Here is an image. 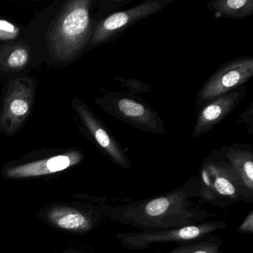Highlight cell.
<instances>
[{
  "label": "cell",
  "instance_id": "1",
  "mask_svg": "<svg viewBox=\"0 0 253 253\" xmlns=\"http://www.w3.org/2000/svg\"><path fill=\"white\" fill-rule=\"evenodd\" d=\"M198 198L199 181L195 175L183 186L158 196L117 205L100 203L98 207L113 221L150 232L198 224L217 214L201 208Z\"/></svg>",
  "mask_w": 253,
  "mask_h": 253
},
{
  "label": "cell",
  "instance_id": "2",
  "mask_svg": "<svg viewBox=\"0 0 253 253\" xmlns=\"http://www.w3.org/2000/svg\"><path fill=\"white\" fill-rule=\"evenodd\" d=\"M92 1H69L63 6L48 36L53 59L69 61L90 44L94 29L90 16Z\"/></svg>",
  "mask_w": 253,
  "mask_h": 253
},
{
  "label": "cell",
  "instance_id": "3",
  "mask_svg": "<svg viewBox=\"0 0 253 253\" xmlns=\"http://www.w3.org/2000/svg\"><path fill=\"white\" fill-rule=\"evenodd\" d=\"M198 204L226 208L245 202L252 204L253 195L246 189L242 180L229 161L219 152H213L201 164Z\"/></svg>",
  "mask_w": 253,
  "mask_h": 253
},
{
  "label": "cell",
  "instance_id": "4",
  "mask_svg": "<svg viewBox=\"0 0 253 253\" xmlns=\"http://www.w3.org/2000/svg\"><path fill=\"white\" fill-rule=\"evenodd\" d=\"M103 111L134 128L155 134L166 133L162 118L148 104L127 92H107L95 100Z\"/></svg>",
  "mask_w": 253,
  "mask_h": 253
},
{
  "label": "cell",
  "instance_id": "5",
  "mask_svg": "<svg viewBox=\"0 0 253 253\" xmlns=\"http://www.w3.org/2000/svg\"><path fill=\"white\" fill-rule=\"evenodd\" d=\"M227 226L226 220L201 222L198 224L164 230L119 232L116 238L121 245L130 250H143L152 244L192 242L211 236Z\"/></svg>",
  "mask_w": 253,
  "mask_h": 253
},
{
  "label": "cell",
  "instance_id": "6",
  "mask_svg": "<svg viewBox=\"0 0 253 253\" xmlns=\"http://www.w3.org/2000/svg\"><path fill=\"white\" fill-rule=\"evenodd\" d=\"M253 76V58L241 57L222 65L199 90L197 102L209 103L245 84Z\"/></svg>",
  "mask_w": 253,
  "mask_h": 253
},
{
  "label": "cell",
  "instance_id": "7",
  "mask_svg": "<svg viewBox=\"0 0 253 253\" xmlns=\"http://www.w3.org/2000/svg\"><path fill=\"white\" fill-rule=\"evenodd\" d=\"M172 0H149L126 11L115 12L102 20L94 29L90 45L106 43L128 28L162 11Z\"/></svg>",
  "mask_w": 253,
  "mask_h": 253
},
{
  "label": "cell",
  "instance_id": "8",
  "mask_svg": "<svg viewBox=\"0 0 253 253\" xmlns=\"http://www.w3.org/2000/svg\"><path fill=\"white\" fill-rule=\"evenodd\" d=\"M35 89L33 81L28 78H20L10 84L0 119L4 132L13 134L20 129L30 113Z\"/></svg>",
  "mask_w": 253,
  "mask_h": 253
},
{
  "label": "cell",
  "instance_id": "9",
  "mask_svg": "<svg viewBox=\"0 0 253 253\" xmlns=\"http://www.w3.org/2000/svg\"><path fill=\"white\" fill-rule=\"evenodd\" d=\"M73 106L93 140L103 153L107 155L114 164L124 169H129L131 161L127 155L126 150L120 144L106 124L79 99L74 100Z\"/></svg>",
  "mask_w": 253,
  "mask_h": 253
},
{
  "label": "cell",
  "instance_id": "10",
  "mask_svg": "<svg viewBox=\"0 0 253 253\" xmlns=\"http://www.w3.org/2000/svg\"><path fill=\"white\" fill-rule=\"evenodd\" d=\"M47 218L56 227L75 232H87L98 226L105 216L98 207L84 208L57 206L48 210Z\"/></svg>",
  "mask_w": 253,
  "mask_h": 253
},
{
  "label": "cell",
  "instance_id": "11",
  "mask_svg": "<svg viewBox=\"0 0 253 253\" xmlns=\"http://www.w3.org/2000/svg\"><path fill=\"white\" fill-rule=\"evenodd\" d=\"M246 95L247 85H245L207 103L198 113L192 137L198 138L211 131L230 115Z\"/></svg>",
  "mask_w": 253,
  "mask_h": 253
},
{
  "label": "cell",
  "instance_id": "12",
  "mask_svg": "<svg viewBox=\"0 0 253 253\" xmlns=\"http://www.w3.org/2000/svg\"><path fill=\"white\" fill-rule=\"evenodd\" d=\"M83 159L82 152L72 151L46 159L10 167L5 170V174L9 178L40 177L67 169L80 164Z\"/></svg>",
  "mask_w": 253,
  "mask_h": 253
},
{
  "label": "cell",
  "instance_id": "13",
  "mask_svg": "<svg viewBox=\"0 0 253 253\" xmlns=\"http://www.w3.org/2000/svg\"><path fill=\"white\" fill-rule=\"evenodd\" d=\"M220 154L229 161L242 180L246 189L253 195V149L250 144L234 143L221 148Z\"/></svg>",
  "mask_w": 253,
  "mask_h": 253
},
{
  "label": "cell",
  "instance_id": "14",
  "mask_svg": "<svg viewBox=\"0 0 253 253\" xmlns=\"http://www.w3.org/2000/svg\"><path fill=\"white\" fill-rule=\"evenodd\" d=\"M215 17L244 20L253 14V0H212L206 5Z\"/></svg>",
  "mask_w": 253,
  "mask_h": 253
},
{
  "label": "cell",
  "instance_id": "15",
  "mask_svg": "<svg viewBox=\"0 0 253 253\" xmlns=\"http://www.w3.org/2000/svg\"><path fill=\"white\" fill-rule=\"evenodd\" d=\"M29 60V51L22 44H5L0 46V69L17 72L23 69Z\"/></svg>",
  "mask_w": 253,
  "mask_h": 253
},
{
  "label": "cell",
  "instance_id": "16",
  "mask_svg": "<svg viewBox=\"0 0 253 253\" xmlns=\"http://www.w3.org/2000/svg\"><path fill=\"white\" fill-rule=\"evenodd\" d=\"M222 241L217 235L192 242L180 244L169 252L154 253H223L221 250Z\"/></svg>",
  "mask_w": 253,
  "mask_h": 253
},
{
  "label": "cell",
  "instance_id": "17",
  "mask_svg": "<svg viewBox=\"0 0 253 253\" xmlns=\"http://www.w3.org/2000/svg\"><path fill=\"white\" fill-rule=\"evenodd\" d=\"M20 33L18 28L9 22L0 20V41H10L17 38Z\"/></svg>",
  "mask_w": 253,
  "mask_h": 253
},
{
  "label": "cell",
  "instance_id": "18",
  "mask_svg": "<svg viewBox=\"0 0 253 253\" xmlns=\"http://www.w3.org/2000/svg\"><path fill=\"white\" fill-rule=\"evenodd\" d=\"M238 232L246 235H253V210L250 211L246 216L242 223L238 228Z\"/></svg>",
  "mask_w": 253,
  "mask_h": 253
}]
</instances>
